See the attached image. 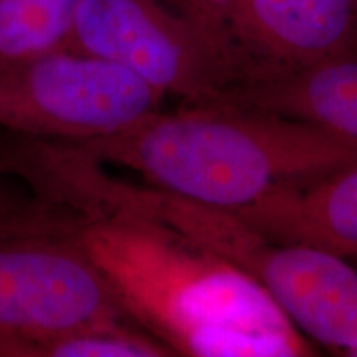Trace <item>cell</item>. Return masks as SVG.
Wrapping results in <instances>:
<instances>
[{
	"label": "cell",
	"instance_id": "1",
	"mask_svg": "<svg viewBox=\"0 0 357 357\" xmlns=\"http://www.w3.org/2000/svg\"><path fill=\"white\" fill-rule=\"evenodd\" d=\"M53 220L95 261L124 311L172 356H314L265 289L222 257L134 215Z\"/></svg>",
	"mask_w": 357,
	"mask_h": 357
},
{
	"label": "cell",
	"instance_id": "2",
	"mask_svg": "<svg viewBox=\"0 0 357 357\" xmlns=\"http://www.w3.org/2000/svg\"><path fill=\"white\" fill-rule=\"evenodd\" d=\"M78 147L146 184L230 212L357 164L356 142L319 124L230 101L155 111L118 136Z\"/></svg>",
	"mask_w": 357,
	"mask_h": 357
},
{
	"label": "cell",
	"instance_id": "3",
	"mask_svg": "<svg viewBox=\"0 0 357 357\" xmlns=\"http://www.w3.org/2000/svg\"><path fill=\"white\" fill-rule=\"evenodd\" d=\"M106 211L158 222L247 273L311 344L349 356L357 347V265L324 250L263 234L238 213L116 177Z\"/></svg>",
	"mask_w": 357,
	"mask_h": 357
},
{
	"label": "cell",
	"instance_id": "4",
	"mask_svg": "<svg viewBox=\"0 0 357 357\" xmlns=\"http://www.w3.org/2000/svg\"><path fill=\"white\" fill-rule=\"evenodd\" d=\"M207 42L227 100L357 58V0H171Z\"/></svg>",
	"mask_w": 357,
	"mask_h": 357
},
{
	"label": "cell",
	"instance_id": "5",
	"mask_svg": "<svg viewBox=\"0 0 357 357\" xmlns=\"http://www.w3.org/2000/svg\"><path fill=\"white\" fill-rule=\"evenodd\" d=\"M166 100L124 66L71 45L0 60V128L15 136L73 146L108 139Z\"/></svg>",
	"mask_w": 357,
	"mask_h": 357
},
{
	"label": "cell",
	"instance_id": "6",
	"mask_svg": "<svg viewBox=\"0 0 357 357\" xmlns=\"http://www.w3.org/2000/svg\"><path fill=\"white\" fill-rule=\"evenodd\" d=\"M116 319L131 318L82 245L50 217L0 223V357Z\"/></svg>",
	"mask_w": 357,
	"mask_h": 357
},
{
	"label": "cell",
	"instance_id": "7",
	"mask_svg": "<svg viewBox=\"0 0 357 357\" xmlns=\"http://www.w3.org/2000/svg\"><path fill=\"white\" fill-rule=\"evenodd\" d=\"M70 45L124 66L181 105L227 100L207 42L171 0H84Z\"/></svg>",
	"mask_w": 357,
	"mask_h": 357
},
{
	"label": "cell",
	"instance_id": "8",
	"mask_svg": "<svg viewBox=\"0 0 357 357\" xmlns=\"http://www.w3.org/2000/svg\"><path fill=\"white\" fill-rule=\"evenodd\" d=\"M235 213L271 238L324 250L357 265V164L281 187Z\"/></svg>",
	"mask_w": 357,
	"mask_h": 357
},
{
	"label": "cell",
	"instance_id": "9",
	"mask_svg": "<svg viewBox=\"0 0 357 357\" xmlns=\"http://www.w3.org/2000/svg\"><path fill=\"white\" fill-rule=\"evenodd\" d=\"M230 102L306 119L357 144V58L318 66Z\"/></svg>",
	"mask_w": 357,
	"mask_h": 357
},
{
	"label": "cell",
	"instance_id": "10",
	"mask_svg": "<svg viewBox=\"0 0 357 357\" xmlns=\"http://www.w3.org/2000/svg\"><path fill=\"white\" fill-rule=\"evenodd\" d=\"M83 2L0 0V60H20L70 45Z\"/></svg>",
	"mask_w": 357,
	"mask_h": 357
},
{
	"label": "cell",
	"instance_id": "11",
	"mask_svg": "<svg viewBox=\"0 0 357 357\" xmlns=\"http://www.w3.org/2000/svg\"><path fill=\"white\" fill-rule=\"evenodd\" d=\"M162 342L132 319L78 326L26 346L20 357H164Z\"/></svg>",
	"mask_w": 357,
	"mask_h": 357
}]
</instances>
